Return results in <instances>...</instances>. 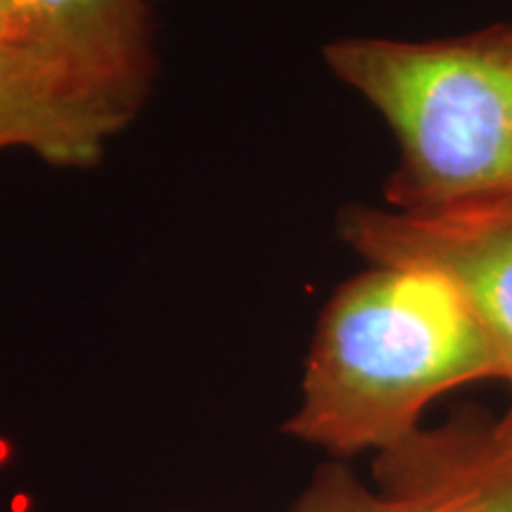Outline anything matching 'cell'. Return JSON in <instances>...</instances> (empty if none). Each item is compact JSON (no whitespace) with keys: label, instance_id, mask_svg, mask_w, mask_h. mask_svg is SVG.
I'll list each match as a JSON object with an SVG mask.
<instances>
[{"label":"cell","instance_id":"obj_1","mask_svg":"<svg viewBox=\"0 0 512 512\" xmlns=\"http://www.w3.org/2000/svg\"><path fill=\"white\" fill-rule=\"evenodd\" d=\"M489 377L503 380L501 361L444 275L373 266L320 313L285 432L335 456L382 453L420 430L437 396Z\"/></svg>","mask_w":512,"mask_h":512},{"label":"cell","instance_id":"obj_2","mask_svg":"<svg viewBox=\"0 0 512 512\" xmlns=\"http://www.w3.org/2000/svg\"><path fill=\"white\" fill-rule=\"evenodd\" d=\"M323 57L399 140L389 207L432 211L512 192V24L418 43L342 38Z\"/></svg>","mask_w":512,"mask_h":512},{"label":"cell","instance_id":"obj_3","mask_svg":"<svg viewBox=\"0 0 512 512\" xmlns=\"http://www.w3.org/2000/svg\"><path fill=\"white\" fill-rule=\"evenodd\" d=\"M339 238L373 266L434 271L463 294L512 384V192L432 211L349 204Z\"/></svg>","mask_w":512,"mask_h":512},{"label":"cell","instance_id":"obj_4","mask_svg":"<svg viewBox=\"0 0 512 512\" xmlns=\"http://www.w3.org/2000/svg\"><path fill=\"white\" fill-rule=\"evenodd\" d=\"M140 105L55 57L0 43V150L24 147L53 166H93Z\"/></svg>","mask_w":512,"mask_h":512},{"label":"cell","instance_id":"obj_5","mask_svg":"<svg viewBox=\"0 0 512 512\" xmlns=\"http://www.w3.org/2000/svg\"><path fill=\"white\" fill-rule=\"evenodd\" d=\"M12 46L55 57L143 107L155 74L147 0H8Z\"/></svg>","mask_w":512,"mask_h":512},{"label":"cell","instance_id":"obj_6","mask_svg":"<svg viewBox=\"0 0 512 512\" xmlns=\"http://www.w3.org/2000/svg\"><path fill=\"white\" fill-rule=\"evenodd\" d=\"M380 494L401 512H512V451L491 430H418L375 460Z\"/></svg>","mask_w":512,"mask_h":512},{"label":"cell","instance_id":"obj_7","mask_svg":"<svg viewBox=\"0 0 512 512\" xmlns=\"http://www.w3.org/2000/svg\"><path fill=\"white\" fill-rule=\"evenodd\" d=\"M294 512H401L382 494H370L339 467H328L316 477Z\"/></svg>","mask_w":512,"mask_h":512},{"label":"cell","instance_id":"obj_8","mask_svg":"<svg viewBox=\"0 0 512 512\" xmlns=\"http://www.w3.org/2000/svg\"><path fill=\"white\" fill-rule=\"evenodd\" d=\"M0 43H10V46H12L8 0H0Z\"/></svg>","mask_w":512,"mask_h":512},{"label":"cell","instance_id":"obj_9","mask_svg":"<svg viewBox=\"0 0 512 512\" xmlns=\"http://www.w3.org/2000/svg\"><path fill=\"white\" fill-rule=\"evenodd\" d=\"M494 432H496V437L501 439L503 444L512 451V406H510V411L505 413V418L494 427Z\"/></svg>","mask_w":512,"mask_h":512}]
</instances>
